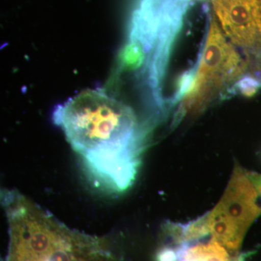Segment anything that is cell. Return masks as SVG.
<instances>
[{
    "label": "cell",
    "mask_w": 261,
    "mask_h": 261,
    "mask_svg": "<svg viewBox=\"0 0 261 261\" xmlns=\"http://www.w3.org/2000/svg\"><path fill=\"white\" fill-rule=\"evenodd\" d=\"M53 118L97 186L117 193L132 186L143 135L129 107L102 89H87L57 106Z\"/></svg>",
    "instance_id": "6da1fadb"
},
{
    "label": "cell",
    "mask_w": 261,
    "mask_h": 261,
    "mask_svg": "<svg viewBox=\"0 0 261 261\" xmlns=\"http://www.w3.org/2000/svg\"><path fill=\"white\" fill-rule=\"evenodd\" d=\"M8 224L4 261H121L111 239L72 229L15 190H4Z\"/></svg>",
    "instance_id": "7a4b0ae2"
},
{
    "label": "cell",
    "mask_w": 261,
    "mask_h": 261,
    "mask_svg": "<svg viewBox=\"0 0 261 261\" xmlns=\"http://www.w3.org/2000/svg\"><path fill=\"white\" fill-rule=\"evenodd\" d=\"M212 20L193 82L185 96L183 110L200 111L225 85L238 80L245 65Z\"/></svg>",
    "instance_id": "3957f363"
},
{
    "label": "cell",
    "mask_w": 261,
    "mask_h": 261,
    "mask_svg": "<svg viewBox=\"0 0 261 261\" xmlns=\"http://www.w3.org/2000/svg\"><path fill=\"white\" fill-rule=\"evenodd\" d=\"M258 193L253 182L237 170L222 200L207 215L216 228L229 234L244 237L253 220L260 214Z\"/></svg>",
    "instance_id": "277c9868"
},
{
    "label": "cell",
    "mask_w": 261,
    "mask_h": 261,
    "mask_svg": "<svg viewBox=\"0 0 261 261\" xmlns=\"http://www.w3.org/2000/svg\"><path fill=\"white\" fill-rule=\"evenodd\" d=\"M223 30L233 44L246 49L260 47L261 0H212Z\"/></svg>",
    "instance_id": "5b68a950"
},
{
    "label": "cell",
    "mask_w": 261,
    "mask_h": 261,
    "mask_svg": "<svg viewBox=\"0 0 261 261\" xmlns=\"http://www.w3.org/2000/svg\"><path fill=\"white\" fill-rule=\"evenodd\" d=\"M164 230L156 261H245L240 252L215 238L210 231L194 238H183Z\"/></svg>",
    "instance_id": "8992f818"
},
{
    "label": "cell",
    "mask_w": 261,
    "mask_h": 261,
    "mask_svg": "<svg viewBox=\"0 0 261 261\" xmlns=\"http://www.w3.org/2000/svg\"><path fill=\"white\" fill-rule=\"evenodd\" d=\"M260 87V82L251 75H245L238 83L240 92L247 97L255 95Z\"/></svg>",
    "instance_id": "52a82bcc"
},
{
    "label": "cell",
    "mask_w": 261,
    "mask_h": 261,
    "mask_svg": "<svg viewBox=\"0 0 261 261\" xmlns=\"http://www.w3.org/2000/svg\"><path fill=\"white\" fill-rule=\"evenodd\" d=\"M257 183V193H258V195H260L261 197V182L260 181H256Z\"/></svg>",
    "instance_id": "ba28073f"
}]
</instances>
